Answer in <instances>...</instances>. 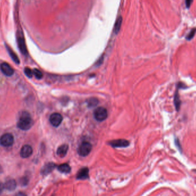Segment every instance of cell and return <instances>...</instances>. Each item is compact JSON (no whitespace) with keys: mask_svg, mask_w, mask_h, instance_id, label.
<instances>
[{"mask_svg":"<svg viewBox=\"0 0 196 196\" xmlns=\"http://www.w3.org/2000/svg\"><path fill=\"white\" fill-rule=\"evenodd\" d=\"M98 101L96 98H91L89 100L88 105L90 107H95L98 104Z\"/></svg>","mask_w":196,"mask_h":196,"instance_id":"21","label":"cell"},{"mask_svg":"<svg viewBox=\"0 0 196 196\" xmlns=\"http://www.w3.org/2000/svg\"><path fill=\"white\" fill-rule=\"evenodd\" d=\"M7 49H8V51L10 56L12 58L13 61H14L16 63L18 64L20 63V61H19L18 58L17 57V55L15 54V52L9 47H7Z\"/></svg>","mask_w":196,"mask_h":196,"instance_id":"16","label":"cell"},{"mask_svg":"<svg viewBox=\"0 0 196 196\" xmlns=\"http://www.w3.org/2000/svg\"><path fill=\"white\" fill-rule=\"evenodd\" d=\"M24 73L25 75L29 78H32V76H33V70H32L29 67H25V68Z\"/></svg>","mask_w":196,"mask_h":196,"instance_id":"19","label":"cell"},{"mask_svg":"<svg viewBox=\"0 0 196 196\" xmlns=\"http://www.w3.org/2000/svg\"><path fill=\"white\" fill-rule=\"evenodd\" d=\"M33 125V120L30 114L27 112H23L20 114L18 122L17 127L24 131L29 129Z\"/></svg>","mask_w":196,"mask_h":196,"instance_id":"1","label":"cell"},{"mask_svg":"<svg viewBox=\"0 0 196 196\" xmlns=\"http://www.w3.org/2000/svg\"><path fill=\"white\" fill-rule=\"evenodd\" d=\"M121 23H122V17H119L117 20L116 24H115V30L116 33L119 31L121 27Z\"/></svg>","mask_w":196,"mask_h":196,"instance_id":"20","label":"cell"},{"mask_svg":"<svg viewBox=\"0 0 196 196\" xmlns=\"http://www.w3.org/2000/svg\"><path fill=\"white\" fill-rule=\"evenodd\" d=\"M193 2L192 1H186L185 4H186V6L187 8H189L191 4Z\"/></svg>","mask_w":196,"mask_h":196,"instance_id":"23","label":"cell"},{"mask_svg":"<svg viewBox=\"0 0 196 196\" xmlns=\"http://www.w3.org/2000/svg\"><path fill=\"white\" fill-rule=\"evenodd\" d=\"M4 189V185L0 182V194L2 192Z\"/></svg>","mask_w":196,"mask_h":196,"instance_id":"25","label":"cell"},{"mask_svg":"<svg viewBox=\"0 0 196 196\" xmlns=\"http://www.w3.org/2000/svg\"><path fill=\"white\" fill-rule=\"evenodd\" d=\"M4 185L5 189L9 191H12L16 189L17 185H16V181L14 180L11 179V180H8Z\"/></svg>","mask_w":196,"mask_h":196,"instance_id":"12","label":"cell"},{"mask_svg":"<svg viewBox=\"0 0 196 196\" xmlns=\"http://www.w3.org/2000/svg\"><path fill=\"white\" fill-rule=\"evenodd\" d=\"M58 169L62 173H69L71 170V168L69 165L67 163H64L59 165L58 167Z\"/></svg>","mask_w":196,"mask_h":196,"instance_id":"15","label":"cell"},{"mask_svg":"<svg viewBox=\"0 0 196 196\" xmlns=\"http://www.w3.org/2000/svg\"><path fill=\"white\" fill-rule=\"evenodd\" d=\"M68 150V146L67 144H62L58 148L57 154L60 158H63L67 155Z\"/></svg>","mask_w":196,"mask_h":196,"instance_id":"11","label":"cell"},{"mask_svg":"<svg viewBox=\"0 0 196 196\" xmlns=\"http://www.w3.org/2000/svg\"><path fill=\"white\" fill-rule=\"evenodd\" d=\"M28 183V180L26 177H22L20 180V184H21V186H26Z\"/></svg>","mask_w":196,"mask_h":196,"instance_id":"22","label":"cell"},{"mask_svg":"<svg viewBox=\"0 0 196 196\" xmlns=\"http://www.w3.org/2000/svg\"><path fill=\"white\" fill-rule=\"evenodd\" d=\"M89 177V170L87 167H83L79 170L76 174L77 180H86Z\"/></svg>","mask_w":196,"mask_h":196,"instance_id":"10","label":"cell"},{"mask_svg":"<svg viewBox=\"0 0 196 196\" xmlns=\"http://www.w3.org/2000/svg\"><path fill=\"white\" fill-rule=\"evenodd\" d=\"M18 44L19 49L21 51V52L24 54H26V48L25 46V41L23 37H18Z\"/></svg>","mask_w":196,"mask_h":196,"instance_id":"14","label":"cell"},{"mask_svg":"<svg viewBox=\"0 0 196 196\" xmlns=\"http://www.w3.org/2000/svg\"><path fill=\"white\" fill-rule=\"evenodd\" d=\"M2 72L6 76H12L14 73V70L12 67L6 62H4L0 66Z\"/></svg>","mask_w":196,"mask_h":196,"instance_id":"7","label":"cell"},{"mask_svg":"<svg viewBox=\"0 0 196 196\" xmlns=\"http://www.w3.org/2000/svg\"><path fill=\"white\" fill-rule=\"evenodd\" d=\"M95 119L98 122L105 120L108 116L107 110L103 107H99L96 109L94 113Z\"/></svg>","mask_w":196,"mask_h":196,"instance_id":"3","label":"cell"},{"mask_svg":"<svg viewBox=\"0 0 196 196\" xmlns=\"http://www.w3.org/2000/svg\"><path fill=\"white\" fill-rule=\"evenodd\" d=\"M62 121V117L59 113H54L52 114L49 117V122L55 127H59Z\"/></svg>","mask_w":196,"mask_h":196,"instance_id":"5","label":"cell"},{"mask_svg":"<svg viewBox=\"0 0 196 196\" xmlns=\"http://www.w3.org/2000/svg\"><path fill=\"white\" fill-rule=\"evenodd\" d=\"M111 147L115 148H123L128 147L130 145V142L125 139H116L111 140L109 143Z\"/></svg>","mask_w":196,"mask_h":196,"instance_id":"6","label":"cell"},{"mask_svg":"<svg viewBox=\"0 0 196 196\" xmlns=\"http://www.w3.org/2000/svg\"><path fill=\"white\" fill-rule=\"evenodd\" d=\"M33 75L37 79H41L43 77V74L37 69H35L33 70Z\"/></svg>","mask_w":196,"mask_h":196,"instance_id":"17","label":"cell"},{"mask_svg":"<svg viewBox=\"0 0 196 196\" xmlns=\"http://www.w3.org/2000/svg\"><path fill=\"white\" fill-rule=\"evenodd\" d=\"M174 104L175 107V109L177 111H179L180 107H181V100L180 98V96H179V93L178 92V90L176 91V92L174 94Z\"/></svg>","mask_w":196,"mask_h":196,"instance_id":"13","label":"cell"},{"mask_svg":"<svg viewBox=\"0 0 196 196\" xmlns=\"http://www.w3.org/2000/svg\"><path fill=\"white\" fill-rule=\"evenodd\" d=\"M14 143V137L11 134H5L0 138V144L4 147H10Z\"/></svg>","mask_w":196,"mask_h":196,"instance_id":"4","label":"cell"},{"mask_svg":"<svg viewBox=\"0 0 196 196\" xmlns=\"http://www.w3.org/2000/svg\"><path fill=\"white\" fill-rule=\"evenodd\" d=\"M196 33V28H193V29H192L190 31V32L189 33V34L186 36V39L187 40H192V39L193 38V37L195 36Z\"/></svg>","mask_w":196,"mask_h":196,"instance_id":"18","label":"cell"},{"mask_svg":"<svg viewBox=\"0 0 196 196\" xmlns=\"http://www.w3.org/2000/svg\"><path fill=\"white\" fill-rule=\"evenodd\" d=\"M56 167V165L53 163H48L45 165L41 170V174L44 175H48L52 172Z\"/></svg>","mask_w":196,"mask_h":196,"instance_id":"9","label":"cell"},{"mask_svg":"<svg viewBox=\"0 0 196 196\" xmlns=\"http://www.w3.org/2000/svg\"><path fill=\"white\" fill-rule=\"evenodd\" d=\"M1 167H0V172H1Z\"/></svg>","mask_w":196,"mask_h":196,"instance_id":"26","label":"cell"},{"mask_svg":"<svg viewBox=\"0 0 196 196\" xmlns=\"http://www.w3.org/2000/svg\"><path fill=\"white\" fill-rule=\"evenodd\" d=\"M15 196H27L26 194H25L23 192H18L17 193Z\"/></svg>","mask_w":196,"mask_h":196,"instance_id":"24","label":"cell"},{"mask_svg":"<svg viewBox=\"0 0 196 196\" xmlns=\"http://www.w3.org/2000/svg\"><path fill=\"white\" fill-rule=\"evenodd\" d=\"M33 153V149L29 145H25L21 148L20 151V155L22 158H27L31 156Z\"/></svg>","mask_w":196,"mask_h":196,"instance_id":"8","label":"cell"},{"mask_svg":"<svg viewBox=\"0 0 196 196\" xmlns=\"http://www.w3.org/2000/svg\"><path fill=\"white\" fill-rule=\"evenodd\" d=\"M92 148V146L90 143L87 142H83L77 148L78 154L83 157H87L91 152Z\"/></svg>","mask_w":196,"mask_h":196,"instance_id":"2","label":"cell"}]
</instances>
